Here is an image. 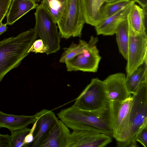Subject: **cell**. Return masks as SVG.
Returning <instances> with one entry per match:
<instances>
[{"instance_id":"18","label":"cell","mask_w":147,"mask_h":147,"mask_svg":"<svg viewBox=\"0 0 147 147\" xmlns=\"http://www.w3.org/2000/svg\"><path fill=\"white\" fill-rule=\"evenodd\" d=\"M147 82V58L129 76H126L125 83L129 92L134 94L142 83Z\"/></svg>"},{"instance_id":"28","label":"cell","mask_w":147,"mask_h":147,"mask_svg":"<svg viewBox=\"0 0 147 147\" xmlns=\"http://www.w3.org/2000/svg\"><path fill=\"white\" fill-rule=\"evenodd\" d=\"M36 119L30 131L25 137L24 140V145L25 147L28 146L29 144L32 143L34 140V133L36 126L37 122L38 120L36 117Z\"/></svg>"},{"instance_id":"21","label":"cell","mask_w":147,"mask_h":147,"mask_svg":"<svg viewBox=\"0 0 147 147\" xmlns=\"http://www.w3.org/2000/svg\"><path fill=\"white\" fill-rule=\"evenodd\" d=\"M88 47V43L80 39L78 44L72 42L68 48L63 49L64 52L61 55L59 62L65 63L82 53Z\"/></svg>"},{"instance_id":"25","label":"cell","mask_w":147,"mask_h":147,"mask_svg":"<svg viewBox=\"0 0 147 147\" xmlns=\"http://www.w3.org/2000/svg\"><path fill=\"white\" fill-rule=\"evenodd\" d=\"M47 49L41 39L35 40L28 51L27 53H45Z\"/></svg>"},{"instance_id":"3","label":"cell","mask_w":147,"mask_h":147,"mask_svg":"<svg viewBox=\"0 0 147 147\" xmlns=\"http://www.w3.org/2000/svg\"><path fill=\"white\" fill-rule=\"evenodd\" d=\"M132 104L128 125L122 135L117 140V146L136 147L135 138L147 125V82L142 83L132 96Z\"/></svg>"},{"instance_id":"30","label":"cell","mask_w":147,"mask_h":147,"mask_svg":"<svg viewBox=\"0 0 147 147\" xmlns=\"http://www.w3.org/2000/svg\"><path fill=\"white\" fill-rule=\"evenodd\" d=\"M7 24H3L1 22L0 23V35H1L7 30Z\"/></svg>"},{"instance_id":"15","label":"cell","mask_w":147,"mask_h":147,"mask_svg":"<svg viewBox=\"0 0 147 147\" xmlns=\"http://www.w3.org/2000/svg\"><path fill=\"white\" fill-rule=\"evenodd\" d=\"M147 7L142 8L135 3L127 16L128 26L136 34H147Z\"/></svg>"},{"instance_id":"2","label":"cell","mask_w":147,"mask_h":147,"mask_svg":"<svg viewBox=\"0 0 147 147\" xmlns=\"http://www.w3.org/2000/svg\"><path fill=\"white\" fill-rule=\"evenodd\" d=\"M37 36L34 28H31L16 36L2 40L0 43V82L29 54L28 51Z\"/></svg>"},{"instance_id":"32","label":"cell","mask_w":147,"mask_h":147,"mask_svg":"<svg viewBox=\"0 0 147 147\" xmlns=\"http://www.w3.org/2000/svg\"><path fill=\"white\" fill-rule=\"evenodd\" d=\"M117 0H105V2L107 3L111 2L116 1Z\"/></svg>"},{"instance_id":"7","label":"cell","mask_w":147,"mask_h":147,"mask_svg":"<svg viewBox=\"0 0 147 147\" xmlns=\"http://www.w3.org/2000/svg\"><path fill=\"white\" fill-rule=\"evenodd\" d=\"M98 41L97 37L91 36L88 42V48L65 63L67 70L68 71L97 72L101 59L96 46Z\"/></svg>"},{"instance_id":"10","label":"cell","mask_w":147,"mask_h":147,"mask_svg":"<svg viewBox=\"0 0 147 147\" xmlns=\"http://www.w3.org/2000/svg\"><path fill=\"white\" fill-rule=\"evenodd\" d=\"M112 141V137L92 131L73 130L68 136L66 147H104Z\"/></svg>"},{"instance_id":"26","label":"cell","mask_w":147,"mask_h":147,"mask_svg":"<svg viewBox=\"0 0 147 147\" xmlns=\"http://www.w3.org/2000/svg\"><path fill=\"white\" fill-rule=\"evenodd\" d=\"M135 141L139 142L144 147H147V125L138 132L135 138Z\"/></svg>"},{"instance_id":"29","label":"cell","mask_w":147,"mask_h":147,"mask_svg":"<svg viewBox=\"0 0 147 147\" xmlns=\"http://www.w3.org/2000/svg\"><path fill=\"white\" fill-rule=\"evenodd\" d=\"M0 147H12L10 135L0 133Z\"/></svg>"},{"instance_id":"17","label":"cell","mask_w":147,"mask_h":147,"mask_svg":"<svg viewBox=\"0 0 147 147\" xmlns=\"http://www.w3.org/2000/svg\"><path fill=\"white\" fill-rule=\"evenodd\" d=\"M36 119L35 115H17L9 114L0 111V128L5 127L11 132L27 127Z\"/></svg>"},{"instance_id":"24","label":"cell","mask_w":147,"mask_h":147,"mask_svg":"<svg viewBox=\"0 0 147 147\" xmlns=\"http://www.w3.org/2000/svg\"><path fill=\"white\" fill-rule=\"evenodd\" d=\"M30 129L27 127L11 132L10 139L12 147H25L24 140Z\"/></svg>"},{"instance_id":"19","label":"cell","mask_w":147,"mask_h":147,"mask_svg":"<svg viewBox=\"0 0 147 147\" xmlns=\"http://www.w3.org/2000/svg\"><path fill=\"white\" fill-rule=\"evenodd\" d=\"M67 2V0H42L41 3L57 24L65 14Z\"/></svg>"},{"instance_id":"22","label":"cell","mask_w":147,"mask_h":147,"mask_svg":"<svg viewBox=\"0 0 147 147\" xmlns=\"http://www.w3.org/2000/svg\"><path fill=\"white\" fill-rule=\"evenodd\" d=\"M132 0H117L107 3L102 6L100 10L101 20L118 12L128 5Z\"/></svg>"},{"instance_id":"33","label":"cell","mask_w":147,"mask_h":147,"mask_svg":"<svg viewBox=\"0 0 147 147\" xmlns=\"http://www.w3.org/2000/svg\"><path fill=\"white\" fill-rule=\"evenodd\" d=\"M2 41V40L0 41V43H1Z\"/></svg>"},{"instance_id":"6","label":"cell","mask_w":147,"mask_h":147,"mask_svg":"<svg viewBox=\"0 0 147 147\" xmlns=\"http://www.w3.org/2000/svg\"><path fill=\"white\" fill-rule=\"evenodd\" d=\"M109 101L103 81L95 78L92 79L73 105L82 109L94 110L105 106Z\"/></svg>"},{"instance_id":"12","label":"cell","mask_w":147,"mask_h":147,"mask_svg":"<svg viewBox=\"0 0 147 147\" xmlns=\"http://www.w3.org/2000/svg\"><path fill=\"white\" fill-rule=\"evenodd\" d=\"M126 77L125 74L119 72L103 80L109 101H123L131 96L125 85Z\"/></svg>"},{"instance_id":"9","label":"cell","mask_w":147,"mask_h":147,"mask_svg":"<svg viewBox=\"0 0 147 147\" xmlns=\"http://www.w3.org/2000/svg\"><path fill=\"white\" fill-rule=\"evenodd\" d=\"M109 110L113 137L117 141L122 135L128 125L132 104V96L123 101H109Z\"/></svg>"},{"instance_id":"13","label":"cell","mask_w":147,"mask_h":147,"mask_svg":"<svg viewBox=\"0 0 147 147\" xmlns=\"http://www.w3.org/2000/svg\"><path fill=\"white\" fill-rule=\"evenodd\" d=\"M134 0L118 12L100 20L95 26L98 35L111 36L115 34L116 29L122 22L127 20L128 14L133 4Z\"/></svg>"},{"instance_id":"11","label":"cell","mask_w":147,"mask_h":147,"mask_svg":"<svg viewBox=\"0 0 147 147\" xmlns=\"http://www.w3.org/2000/svg\"><path fill=\"white\" fill-rule=\"evenodd\" d=\"M38 119L31 147H40L58 119L51 111L44 109L34 115Z\"/></svg>"},{"instance_id":"5","label":"cell","mask_w":147,"mask_h":147,"mask_svg":"<svg viewBox=\"0 0 147 147\" xmlns=\"http://www.w3.org/2000/svg\"><path fill=\"white\" fill-rule=\"evenodd\" d=\"M85 23L82 0H67L65 14L57 24L61 38L81 37Z\"/></svg>"},{"instance_id":"14","label":"cell","mask_w":147,"mask_h":147,"mask_svg":"<svg viewBox=\"0 0 147 147\" xmlns=\"http://www.w3.org/2000/svg\"><path fill=\"white\" fill-rule=\"evenodd\" d=\"M71 132L69 128L58 119L40 147H66L67 138Z\"/></svg>"},{"instance_id":"1","label":"cell","mask_w":147,"mask_h":147,"mask_svg":"<svg viewBox=\"0 0 147 147\" xmlns=\"http://www.w3.org/2000/svg\"><path fill=\"white\" fill-rule=\"evenodd\" d=\"M57 116L73 131H92L113 137L109 103L101 108L94 110L82 109L73 105L61 110Z\"/></svg>"},{"instance_id":"31","label":"cell","mask_w":147,"mask_h":147,"mask_svg":"<svg viewBox=\"0 0 147 147\" xmlns=\"http://www.w3.org/2000/svg\"><path fill=\"white\" fill-rule=\"evenodd\" d=\"M135 2L138 3L141 6L142 8H144L147 6V0H134Z\"/></svg>"},{"instance_id":"4","label":"cell","mask_w":147,"mask_h":147,"mask_svg":"<svg viewBox=\"0 0 147 147\" xmlns=\"http://www.w3.org/2000/svg\"><path fill=\"white\" fill-rule=\"evenodd\" d=\"M36 24L34 29L37 35L43 42L49 55L57 52L60 49V35L57 23L40 4L36 8L34 13Z\"/></svg>"},{"instance_id":"20","label":"cell","mask_w":147,"mask_h":147,"mask_svg":"<svg viewBox=\"0 0 147 147\" xmlns=\"http://www.w3.org/2000/svg\"><path fill=\"white\" fill-rule=\"evenodd\" d=\"M115 34L120 53L127 60L129 42V29L127 20L121 22L117 27Z\"/></svg>"},{"instance_id":"23","label":"cell","mask_w":147,"mask_h":147,"mask_svg":"<svg viewBox=\"0 0 147 147\" xmlns=\"http://www.w3.org/2000/svg\"><path fill=\"white\" fill-rule=\"evenodd\" d=\"M85 23L95 26L98 23L93 9L94 0H82Z\"/></svg>"},{"instance_id":"27","label":"cell","mask_w":147,"mask_h":147,"mask_svg":"<svg viewBox=\"0 0 147 147\" xmlns=\"http://www.w3.org/2000/svg\"><path fill=\"white\" fill-rule=\"evenodd\" d=\"M12 0H0V23L8 11Z\"/></svg>"},{"instance_id":"8","label":"cell","mask_w":147,"mask_h":147,"mask_svg":"<svg viewBox=\"0 0 147 147\" xmlns=\"http://www.w3.org/2000/svg\"><path fill=\"white\" fill-rule=\"evenodd\" d=\"M128 29L126 76H129L147 58V35L135 34L129 26Z\"/></svg>"},{"instance_id":"16","label":"cell","mask_w":147,"mask_h":147,"mask_svg":"<svg viewBox=\"0 0 147 147\" xmlns=\"http://www.w3.org/2000/svg\"><path fill=\"white\" fill-rule=\"evenodd\" d=\"M40 0H12L7 15V24L11 25L30 10L38 6Z\"/></svg>"}]
</instances>
